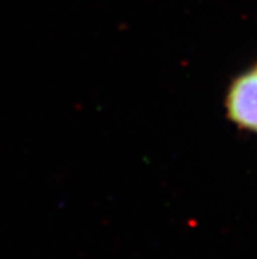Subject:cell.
I'll use <instances>...</instances> for the list:
<instances>
[{"label": "cell", "instance_id": "1", "mask_svg": "<svg viewBox=\"0 0 257 259\" xmlns=\"http://www.w3.org/2000/svg\"><path fill=\"white\" fill-rule=\"evenodd\" d=\"M227 113L238 126L257 133V69L235 79L228 90Z\"/></svg>", "mask_w": 257, "mask_h": 259}]
</instances>
